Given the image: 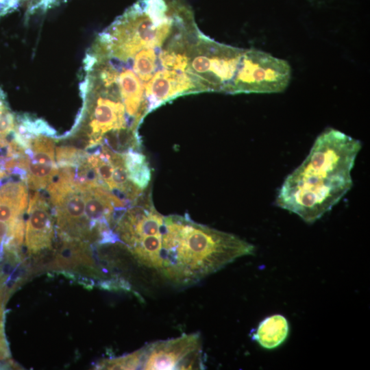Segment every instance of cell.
<instances>
[{
	"instance_id": "cell-1",
	"label": "cell",
	"mask_w": 370,
	"mask_h": 370,
	"mask_svg": "<svg viewBox=\"0 0 370 370\" xmlns=\"http://www.w3.org/2000/svg\"><path fill=\"white\" fill-rule=\"evenodd\" d=\"M202 34L186 0H137L97 36L86 56L103 83L145 101L150 113L207 92L190 69Z\"/></svg>"
},
{
	"instance_id": "cell-2",
	"label": "cell",
	"mask_w": 370,
	"mask_h": 370,
	"mask_svg": "<svg viewBox=\"0 0 370 370\" xmlns=\"http://www.w3.org/2000/svg\"><path fill=\"white\" fill-rule=\"evenodd\" d=\"M361 143L328 128L319 134L305 160L286 176L275 204L313 223L351 189V172Z\"/></svg>"
},
{
	"instance_id": "cell-3",
	"label": "cell",
	"mask_w": 370,
	"mask_h": 370,
	"mask_svg": "<svg viewBox=\"0 0 370 370\" xmlns=\"http://www.w3.org/2000/svg\"><path fill=\"white\" fill-rule=\"evenodd\" d=\"M161 244L159 274L179 285L195 283L255 251L239 236L197 223L187 214L164 217Z\"/></svg>"
},
{
	"instance_id": "cell-4",
	"label": "cell",
	"mask_w": 370,
	"mask_h": 370,
	"mask_svg": "<svg viewBox=\"0 0 370 370\" xmlns=\"http://www.w3.org/2000/svg\"><path fill=\"white\" fill-rule=\"evenodd\" d=\"M243 51L203 34L191 57V71L207 92L229 93Z\"/></svg>"
},
{
	"instance_id": "cell-5",
	"label": "cell",
	"mask_w": 370,
	"mask_h": 370,
	"mask_svg": "<svg viewBox=\"0 0 370 370\" xmlns=\"http://www.w3.org/2000/svg\"><path fill=\"white\" fill-rule=\"evenodd\" d=\"M291 71L286 60L256 49H244L228 94L281 92L289 84Z\"/></svg>"
},
{
	"instance_id": "cell-6",
	"label": "cell",
	"mask_w": 370,
	"mask_h": 370,
	"mask_svg": "<svg viewBox=\"0 0 370 370\" xmlns=\"http://www.w3.org/2000/svg\"><path fill=\"white\" fill-rule=\"evenodd\" d=\"M140 369L152 370L201 369V340L197 333L158 341L142 347Z\"/></svg>"
},
{
	"instance_id": "cell-7",
	"label": "cell",
	"mask_w": 370,
	"mask_h": 370,
	"mask_svg": "<svg viewBox=\"0 0 370 370\" xmlns=\"http://www.w3.org/2000/svg\"><path fill=\"white\" fill-rule=\"evenodd\" d=\"M55 142L50 136H34L25 149L27 158V180L32 190L45 189L58 173L55 161Z\"/></svg>"
},
{
	"instance_id": "cell-8",
	"label": "cell",
	"mask_w": 370,
	"mask_h": 370,
	"mask_svg": "<svg viewBox=\"0 0 370 370\" xmlns=\"http://www.w3.org/2000/svg\"><path fill=\"white\" fill-rule=\"evenodd\" d=\"M27 214L25 245L29 253L34 254L50 247L53 236L52 212L39 190L31 195Z\"/></svg>"
},
{
	"instance_id": "cell-9",
	"label": "cell",
	"mask_w": 370,
	"mask_h": 370,
	"mask_svg": "<svg viewBox=\"0 0 370 370\" xmlns=\"http://www.w3.org/2000/svg\"><path fill=\"white\" fill-rule=\"evenodd\" d=\"M289 332L288 322L282 314L266 317L253 332L251 338L262 347L273 349L282 345Z\"/></svg>"
},
{
	"instance_id": "cell-10",
	"label": "cell",
	"mask_w": 370,
	"mask_h": 370,
	"mask_svg": "<svg viewBox=\"0 0 370 370\" xmlns=\"http://www.w3.org/2000/svg\"><path fill=\"white\" fill-rule=\"evenodd\" d=\"M121 154L130 181L141 190L146 188L151 178L146 156L134 149Z\"/></svg>"
},
{
	"instance_id": "cell-11",
	"label": "cell",
	"mask_w": 370,
	"mask_h": 370,
	"mask_svg": "<svg viewBox=\"0 0 370 370\" xmlns=\"http://www.w3.org/2000/svg\"><path fill=\"white\" fill-rule=\"evenodd\" d=\"M5 288L0 287V364L10 358V352L4 332Z\"/></svg>"
},
{
	"instance_id": "cell-12",
	"label": "cell",
	"mask_w": 370,
	"mask_h": 370,
	"mask_svg": "<svg viewBox=\"0 0 370 370\" xmlns=\"http://www.w3.org/2000/svg\"><path fill=\"white\" fill-rule=\"evenodd\" d=\"M16 0H0V16L7 14L16 7Z\"/></svg>"
}]
</instances>
